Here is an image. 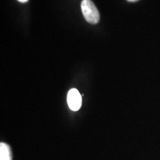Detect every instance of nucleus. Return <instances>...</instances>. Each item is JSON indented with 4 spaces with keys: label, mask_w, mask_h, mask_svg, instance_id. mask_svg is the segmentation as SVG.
I'll return each instance as SVG.
<instances>
[{
    "label": "nucleus",
    "mask_w": 160,
    "mask_h": 160,
    "mask_svg": "<svg viewBox=\"0 0 160 160\" xmlns=\"http://www.w3.org/2000/svg\"><path fill=\"white\" fill-rule=\"evenodd\" d=\"M82 14L88 22L97 24L99 21V12L91 0H82L81 3Z\"/></svg>",
    "instance_id": "nucleus-1"
},
{
    "label": "nucleus",
    "mask_w": 160,
    "mask_h": 160,
    "mask_svg": "<svg viewBox=\"0 0 160 160\" xmlns=\"http://www.w3.org/2000/svg\"><path fill=\"white\" fill-rule=\"evenodd\" d=\"M68 104L71 111H77L82 106V96L77 89L72 88L69 91L67 97Z\"/></svg>",
    "instance_id": "nucleus-2"
},
{
    "label": "nucleus",
    "mask_w": 160,
    "mask_h": 160,
    "mask_svg": "<svg viewBox=\"0 0 160 160\" xmlns=\"http://www.w3.org/2000/svg\"><path fill=\"white\" fill-rule=\"evenodd\" d=\"M0 160H11V153L9 146L3 142L0 144Z\"/></svg>",
    "instance_id": "nucleus-3"
},
{
    "label": "nucleus",
    "mask_w": 160,
    "mask_h": 160,
    "mask_svg": "<svg viewBox=\"0 0 160 160\" xmlns=\"http://www.w3.org/2000/svg\"><path fill=\"white\" fill-rule=\"evenodd\" d=\"M17 1H19V2H22V3H25V2H27L28 0H17Z\"/></svg>",
    "instance_id": "nucleus-4"
},
{
    "label": "nucleus",
    "mask_w": 160,
    "mask_h": 160,
    "mask_svg": "<svg viewBox=\"0 0 160 160\" xmlns=\"http://www.w3.org/2000/svg\"><path fill=\"white\" fill-rule=\"evenodd\" d=\"M128 1H129V2H136V1H137V0H128Z\"/></svg>",
    "instance_id": "nucleus-5"
}]
</instances>
